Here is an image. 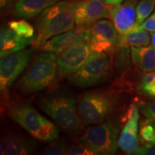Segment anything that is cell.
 I'll list each match as a JSON object with an SVG mask.
<instances>
[{
  "instance_id": "obj_23",
  "label": "cell",
  "mask_w": 155,
  "mask_h": 155,
  "mask_svg": "<svg viewBox=\"0 0 155 155\" xmlns=\"http://www.w3.org/2000/svg\"><path fill=\"white\" fill-rule=\"evenodd\" d=\"M154 124L147 119L141 121L139 129V137L143 142H154Z\"/></svg>"
},
{
  "instance_id": "obj_4",
  "label": "cell",
  "mask_w": 155,
  "mask_h": 155,
  "mask_svg": "<svg viewBox=\"0 0 155 155\" xmlns=\"http://www.w3.org/2000/svg\"><path fill=\"white\" fill-rule=\"evenodd\" d=\"M39 106L64 130L75 133L82 129L83 121L79 114L76 101L72 96L50 94L40 100Z\"/></svg>"
},
{
  "instance_id": "obj_1",
  "label": "cell",
  "mask_w": 155,
  "mask_h": 155,
  "mask_svg": "<svg viewBox=\"0 0 155 155\" xmlns=\"http://www.w3.org/2000/svg\"><path fill=\"white\" fill-rule=\"evenodd\" d=\"M75 2L59 1L38 15L35 25L38 34L31 44L39 48L47 40L75 28Z\"/></svg>"
},
{
  "instance_id": "obj_2",
  "label": "cell",
  "mask_w": 155,
  "mask_h": 155,
  "mask_svg": "<svg viewBox=\"0 0 155 155\" xmlns=\"http://www.w3.org/2000/svg\"><path fill=\"white\" fill-rule=\"evenodd\" d=\"M121 102L119 92L114 89L91 91L82 94L78 108L83 123L96 124L118 111Z\"/></svg>"
},
{
  "instance_id": "obj_8",
  "label": "cell",
  "mask_w": 155,
  "mask_h": 155,
  "mask_svg": "<svg viewBox=\"0 0 155 155\" xmlns=\"http://www.w3.org/2000/svg\"><path fill=\"white\" fill-rule=\"evenodd\" d=\"M32 50L23 49L1 58L0 61V91L5 96L13 83L30 64Z\"/></svg>"
},
{
  "instance_id": "obj_13",
  "label": "cell",
  "mask_w": 155,
  "mask_h": 155,
  "mask_svg": "<svg viewBox=\"0 0 155 155\" xmlns=\"http://www.w3.org/2000/svg\"><path fill=\"white\" fill-rule=\"evenodd\" d=\"M89 38L90 29L76 27L73 30L53 37L39 48L42 51L58 54L69 48L89 42Z\"/></svg>"
},
{
  "instance_id": "obj_14",
  "label": "cell",
  "mask_w": 155,
  "mask_h": 155,
  "mask_svg": "<svg viewBox=\"0 0 155 155\" xmlns=\"http://www.w3.org/2000/svg\"><path fill=\"white\" fill-rule=\"evenodd\" d=\"M137 0H127L117 6H112L111 17L118 35H124L137 25Z\"/></svg>"
},
{
  "instance_id": "obj_19",
  "label": "cell",
  "mask_w": 155,
  "mask_h": 155,
  "mask_svg": "<svg viewBox=\"0 0 155 155\" xmlns=\"http://www.w3.org/2000/svg\"><path fill=\"white\" fill-rule=\"evenodd\" d=\"M151 37L141 25H136L124 35H118V45L125 44L129 47H145L150 44Z\"/></svg>"
},
{
  "instance_id": "obj_12",
  "label": "cell",
  "mask_w": 155,
  "mask_h": 155,
  "mask_svg": "<svg viewBox=\"0 0 155 155\" xmlns=\"http://www.w3.org/2000/svg\"><path fill=\"white\" fill-rule=\"evenodd\" d=\"M127 116V121L120 133L118 146L125 154H139L141 146L138 139V106L131 105Z\"/></svg>"
},
{
  "instance_id": "obj_5",
  "label": "cell",
  "mask_w": 155,
  "mask_h": 155,
  "mask_svg": "<svg viewBox=\"0 0 155 155\" xmlns=\"http://www.w3.org/2000/svg\"><path fill=\"white\" fill-rule=\"evenodd\" d=\"M7 115L12 120L39 140H55L59 134L58 127L28 104L13 103L8 106Z\"/></svg>"
},
{
  "instance_id": "obj_20",
  "label": "cell",
  "mask_w": 155,
  "mask_h": 155,
  "mask_svg": "<svg viewBox=\"0 0 155 155\" xmlns=\"http://www.w3.org/2000/svg\"><path fill=\"white\" fill-rule=\"evenodd\" d=\"M130 49L127 45H118L113 54L114 67L117 73H122L130 67Z\"/></svg>"
},
{
  "instance_id": "obj_27",
  "label": "cell",
  "mask_w": 155,
  "mask_h": 155,
  "mask_svg": "<svg viewBox=\"0 0 155 155\" xmlns=\"http://www.w3.org/2000/svg\"><path fill=\"white\" fill-rule=\"evenodd\" d=\"M139 89L143 94L150 96H155V78L150 82L139 84Z\"/></svg>"
},
{
  "instance_id": "obj_7",
  "label": "cell",
  "mask_w": 155,
  "mask_h": 155,
  "mask_svg": "<svg viewBox=\"0 0 155 155\" xmlns=\"http://www.w3.org/2000/svg\"><path fill=\"white\" fill-rule=\"evenodd\" d=\"M112 65L111 55L93 50L84 65L76 72L68 76V80L73 85L81 88L96 86L111 78Z\"/></svg>"
},
{
  "instance_id": "obj_17",
  "label": "cell",
  "mask_w": 155,
  "mask_h": 155,
  "mask_svg": "<svg viewBox=\"0 0 155 155\" xmlns=\"http://www.w3.org/2000/svg\"><path fill=\"white\" fill-rule=\"evenodd\" d=\"M5 154L25 155L32 154L37 144L32 139L17 134H8L4 138Z\"/></svg>"
},
{
  "instance_id": "obj_24",
  "label": "cell",
  "mask_w": 155,
  "mask_h": 155,
  "mask_svg": "<svg viewBox=\"0 0 155 155\" xmlns=\"http://www.w3.org/2000/svg\"><path fill=\"white\" fill-rule=\"evenodd\" d=\"M69 148L67 141L64 139H59L53 141L48 147L42 151L44 155H63L65 154L68 149Z\"/></svg>"
},
{
  "instance_id": "obj_26",
  "label": "cell",
  "mask_w": 155,
  "mask_h": 155,
  "mask_svg": "<svg viewBox=\"0 0 155 155\" xmlns=\"http://www.w3.org/2000/svg\"><path fill=\"white\" fill-rule=\"evenodd\" d=\"M140 111L146 119L155 124V100L141 104Z\"/></svg>"
},
{
  "instance_id": "obj_33",
  "label": "cell",
  "mask_w": 155,
  "mask_h": 155,
  "mask_svg": "<svg viewBox=\"0 0 155 155\" xmlns=\"http://www.w3.org/2000/svg\"><path fill=\"white\" fill-rule=\"evenodd\" d=\"M67 1H70V2H78V1H81V0H67Z\"/></svg>"
},
{
  "instance_id": "obj_25",
  "label": "cell",
  "mask_w": 155,
  "mask_h": 155,
  "mask_svg": "<svg viewBox=\"0 0 155 155\" xmlns=\"http://www.w3.org/2000/svg\"><path fill=\"white\" fill-rule=\"evenodd\" d=\"M66 155H94L96 154L88 147L79 141L78 144L69 147L68 149Z\"/></svg>"
},
{
  "instance_id": "obj_30",
  "label": "cell",
  "mask_w": 155,
  "mask_h": 155,
  "mask_svg": "<svg viewBox=\"0 0 155 155\" xmlns=\"http://www.w3.org/2000/svg\"><path fill=\"white\" fill-rule=\"evenodd\" d=\"M103 1L110 6H117L123 3L124 0H103Z\"/></svg>"
},
{
  "instance_id": "obj_11",
  "label": "cell",
  "mask_w": 155,
  "mask_h": 155,
  "mask_svg": "<svg viewBox=\"0 0 155 155\" xmlns=\"http://www.w3.org/2000/svg\"><path fill=\"white\" fill-rule=\"evenodd\" d=\"M93 51L89 42L69 48L57 54L58 73L62 77L69 76L84 65Z\"/></svg>"
},
{
  "instance_id": "obj_15",
  "label": "cell",
  "mask_w": 155,
  "mask_h": 155,
  "mask_svg": "<svg viewBox=\"0 0 155 155\" xmlns=\"http://www.w3.org/2000/svg\"><path fill=\"white\" fill-rule=\"evenodd\" d=\"M35 38H25L20 36L9 27H4L0 32L1 58L8 54L25 49L32 43Z\"/></svg>"
},
{
  "instance_id": "obj_21",
  "label": "cell",
  "mask_w": 155,
  "mask_h": 155,
  "mask_svg": "<svg viewBox=\"0 0 155 155\" xmlns=\"http://www.w3.org/2000/svg\"><path fill=\"white\" fill-rule=\"evenodd\" d=\"M8 27L23 38H35L33 26L24 19L10 21L8 23Z\"/></svg>"
},
{
  "instance_id": "obj_22",
  "label": "cell",
  "mask_w": 155,
  "mask_h": 155,
  "mask_svg": "<svg viewBox=\"0 0 155 155\" xmlns=\"http://www.w3.org/2000/svg\"><path fill=\"white\" fill-rule=\"evenodd\" d=\"M154 7L155 0H141L137 5V24H142L150 16Z\"/></svg>"
},
{
  "instance_id": "obj_32",
  "label": "cell",
  "mask_w": 155,
  "mask_h": 155,
  "mask_svg": "<svg viewBox=\"0 0 155 155\" xmlns=\"http://www.w3.org/2000/svg\"><path fill=\"white\" fill-rule=\"evenodd\" d=\"M1 151H0V154L2 155V154H5V144H2V141L1 142Z\"/></svg>"
},
{
  "instance_id": "obj_34",
  "label": "cell",
  "mask_w": 155,
  "mask_h": 155,
  "mask_svg": "<svg viewBox=\"0 0 155 155\" xmlns=\"http://www.w3.org/2000/svg\"><path fill=\"white\" fill-rule=\"evenodd\" d=\"M154 128H155V124H154ZM153 143H154V144H155V136H154V142H153Z\"/></svg>"
},
{
  "instance_id": "obj_18",
  "label": "cell",
  "mask_w": 155,
  "mask_h": 155,
  "mask_svg": "<svg viewBox=\"0 0 155 155\" xmlns=\"http://www.w3.org/2000/svg\"><path fill=\"white\" fill-rule=\"evenodd\" d=\"M131 61L139 71L144 73L155 71V48L152 45L145 47H131Z\"/></svg>"
},
{
  "instance_id": "obj_31",
  "label": "cell",
  "mask_w": 155,
  "mask_h": 155,
  "mask_svg": "<svg viewBox=\"0 0 155 155\" xmlns=\"http://www.w3.org/2000/svg\"><path fill=\"white\" fill-rule=\"evenodd\" d=\"M13 1H14V0H1V7H5V5H8L9 3H10Z\"/></svg>"
},
{
  "instance_id": "obj_9",
  "label": "cell",
  "mask_w": 155,
  "mask_h": 155,
  "mask_svg": "<svg viewBox=\"0 0 155 155\" xmlns=\"http://www.w3.org/2000/svg\"><path fill=\"white\" fill-rule=\"evenodd\" d=\"M112 6L103 0H81L75 2V22L78 28L90 29L102 19H110Z\"/></svg>"
},
{
  "instance_id": "obj_28",
  "label": "cell",
  "mask_w": 155,
  "mask_h": 155,
  "mask_svg": "<svg viewBox=\"0 0 155 155\" xmlns=\"http://www.w3.org/2000/svg\"><path fill=\"white\" fill-rule=\"evenodd\" d=\"M143 29L152 33L155 32V11L141 25Z\"/></svg>"
},
{
  "instance_id": "obj_29",
  "label": "cell",
  "mask_w": 155,
  "mask_h": 155,
  "mask_svg": "<svg viewBox=\"0 0 155 155\" xmlns=\"http://www.w3.org/2000/svg\"><path fill=\"white\" fill-rule=\"evenodd\" d=\"M139 154L155 155V144L153 142H146L141 147Z\"/></svg>"
},
{
  "instance_id": "obj_3",
  "label": "cell",
  "mask_w": 155,
  "mask_h": 155,
  "mask_svg": "<svg viewBox=\"0 0 155 155\" xmlns=\"http://www.w3.org/2000/svg\"><path fill=\"white\" fill-rule=\"evenodd\" d=\"M58 73L57 54L43 51L18 81L17 89L23 94H30L49 88L55 84Z\"/></svg>"
},
{
  "instance_id": "obj_6",
  "label": "cell",
  "mask_w": 155,
  "mask_h": 155,
  "mask_svg": "<svg viewBox=\"0 0 155 155\" xmlns=\"http://www.w3.org/2000/svg\"><path fill=\"white\" fill-rule=\"evenodd\" d=\"M120 125L119 118L112 115L101 123L87 128L79 141L96 154H114L119 148Z\"/></svg>"
},
{
  "instance_id": "obj_16",
  "label": "cell",
  "mask_w": 155,
  "mask_h": 155,
  "mask_svg": "<svg viewBox=\"0 0 155 155\" xmlns=\"http://www.w3.org/2000/svg\"><path fill=\"white\" fill-rule=\"evenodd\" d=\"M60 0H17L12 10L13 16L22 19H32Z\"/></svg>"
},
{
  "instance_id": "obj_10",
  "label": "cell",
  "mask_w": 155,
  "mask_h": 155,
  "mask_svg": "<svg viewBox=\"0 0 155 155\" xmlns=\"http://www.w3.org/2000/svg\"><path fill=\"white\" fill-rule=\"evenodd\" d=\"M89 44L94 51L113 55L118 46V32L112 21L101 19L93 25Z\"/></svg>"
}]
</instances>
